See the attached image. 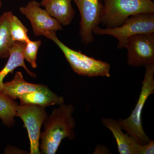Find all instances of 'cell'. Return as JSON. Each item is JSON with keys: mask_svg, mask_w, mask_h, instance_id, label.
<instances>
[{"mask_svg": "<svg viewBox=\"0 0 154 154\" xmlns=\"http://www.w3.org/2000/svg\"><path fill=\"white\" fill-rule=\"evenodd\" d=\"M40 40L30 41L26 43L23 51V55L25 60L28 62L33 68L37 67L36 58L38 48L41 45Z\"/></svg>", "mask_w": 154, "mask_h": 154, "instance_id": "obj_18", "label": "cell"}, {"mask_svg": "<svg viewBox=\"0 0 154 154\" xmlns=\"http://www.w3.org/2000/svg\"><path fill=\"white\" fill-rule=\"evenodd\" d=\"M25 44L26 43L24 42H14L10 51L8 60L5 67L0 71V94L2 93V91L4 79L7 75L13 72L17 68L19 67L23 68L30 76L36 78V73L30 71L25 64L23 51Z\"/></svg>", "mask_w": 154, "mask_h": 154, "instance_id": "obj_13", "label": "cell"}, {"mask_svg": "<svg viewBox=\"0 0 154 154\" xmlns=\"http://www.w3.org/2000/svg\"><path fill=\"white\" fill-rule=\"evenodd\" d=\"M23 150L17 148L13 146H8L5 150V154H26Z\"/></svg>", "mask_w": 154, "mask_h": 154, "instance_id": "obj_20", "label": "cell"}, {"mask_svg": "<svg viewBox=\"0 0 154 154\" xmlns=\"http://www.w3.org/2000/svg\"><path fill=\"white\" fill-rule=\"evenodd\" d=\"M28 32V29L19 18L13 14L10 22V32L13 41L27 43L30 40Z\"/></svg>", "mask_w": 154, "mask_h": 154, "instance_id": "obj_17", "label": "cell"}, {"mask_svg": "<svg viewBox=\"0 0 154 154\" xmlns=\"http://www.w3.org/2000/svg\"><path fill=\"white\" fill-rule=\"evenodd\" d=\"M93 34L114 36L118 40V49L126 48L128 38L139 34L154 33V14H140L128 17L121 26L113 28H94Z\"/></svg>", "mask_w": 154, "mask_h": 154, "instance_id": "obj_5", "label": "cell"}, {"mask_svg": "<svg viewBox=\"0 0 154 154\" xmlns=\"http://www.w3.org/2000/svg\"><path fill=\"white\" fill-rule=\"evenodd\" d=\"M81 15L80 35L83 44L87 45L94 41L93 30L100 24L103 4L99 0H72Z\"/></svg>", "mask_w": 154, "mask_h": 154, "instance_id": "obj_9", "label": "cell"}, {"mask_svg": "<svg viewBox=\"0 0 154 154\" xmlns=\"http://www.w3.org/2000/svg\"></svg>", "mask_w": 154, "mask_h": 154, "instance_id": "obj_22", "label": "cell"}, {"mask_svg": "<svg viewBox=\"0 0 154 154\" xmlns=\"http://www.w3.org/2000/svg\"><path fill=\"white\" fill-rule=\"evenodd\" d=\"M41 6L40 3L33 0L19 8V12L30 21L34 36H45L49 32L63 30L61 24Z\"/></svg>", "mask_w": 154, "mask_h": 154, "instance_id": "obj_8", "label": "cell"}, {"mask_svg": "<svg viewBox=\"0 0 154 154\" xmlns=\"http://www.w3.org/2000/svg\"><path fill=\"white\" fill-rule=\"evenodd\" d=\"M48 87L41 84H32L26 82L24 79L21 72L15 73L14 78L10 82L4 83L2 93L11 99H18L22 94L37 91H43Z\"/></svg>", "mask_w": 154, "mask_h": 154, "instance_id": "obj_11", "label": "cell"}, {"mask_svg": "<svg viewBox=\"0 0 154 154\" xmlns=\"http://www.w3.org/2000/svg\"><path fill=\"white\" fill-rule=\"evenodd\" d=\"M2 1H0V10L2 8Z\"/></svg>", "mask_w": 154, "mask_h": 154, "instance_id": "obj_21", "label": "cell"}, {"mask_svg": "<svg viewBox=\"0 0 154 154\" xmlns=\"http://www.w3.org/2000/svg\"><path fill=\"white\" fill-rule=\"evenodd\" d=\"M56 33L49 32L44 36L53 41L60 48L75 72L84 76L110 77L109 63L69 48L59 39Z\"/></svg>", "mask_w": 154, "mask_h": 154, "instance_id": "obj_4", "label": "cell"}, {"mask_svg": "<svg viewBox=\"0 0 154 154\" xmlns=\"http://www.w3.org/2000/svg\"><path fill=\"white\" fill-rule=\"evenodd\" d=\"M102 124L113 134L120 154H142V145L132 136L124 134L118 121L111 118H103Z\"/></svg>", "mask_w": 154, "mask_h": 154, "instance_id": "obj_10", "label": "cell"}, {"mask_svg": "<svg viewBox=\"0 0 154 154\" xmlns=\"http://www.w3.org/2000/svg\"><path fill=\"white\" fill-rule=\"evenodd\" d=\"M154 154V141L150 140L146 144L142 145V154Z\"/></svg>", "mask_w": 154, "mask_h": 154, "instance_id": "obj_19", "label": "cell"}, {"mask_svg": "<svg viewBox=\"0 0 154 154\" xmlns=\"http://www.w3.org/2000/svg\"><path fill=\"white\" fill-rule=\"evenodd\" d=\"M74 110L71 104L63 103L48 116L43 123L44 131L40 134L41 154H55L63 139H74L76 123L72 116Z\"/></svg>", "mask_w": 154, "mask_h": 154, "instance_id": "obj_1", "label": "cell"}, {"mask_svg": "<svg viewBox=\"0 0 154 154\" xmlns=\"http://www.w3.org/2000/svg\"><path fill=\"white\" fill-rule=\"evenodd\" d=\"M100 24L107 28L122 25L128 17L140 14L154 13L152 0H104Z\"/></svg>", "mask_w": 154, "mask_h": 154, "instance_id": "obj_2", "label": "cell"}, {"mask_svg": "<svg viewBox=\"0 0 154 154\" xmlns=\"http://www.w3.org/2000/svg\"><path fill=\"white\" fill-rule=\"evenodd\" d=\"M18 106L14 99L2 93L0 94V119L5 125L11 127L15 125L14 118Z\"/></svg>", "mask_w": 154, "mask_h": 154, "instance_id": "obj_16", "label": "cell"}, {"mask_svg": "<svg viewBox=\"0 0 154 154\" xmlns=\"http://www.w3.org/2000/svg\"><path fill=\"white\" fill-rule=\"evenodd\" d=\"M127 63L131 66H147L154 64V33L139 34L128 38Z\"/></svg>", "mask_w": 154, "mask_h": 154, "instance_id": "obj_7", "label": "cell"}, {"mask_svg": "<svg viewBox=\"0 0 154 154\" xmlns=\"http://www.w3.org/2000/svg\"><path fill=\"white\" fill-rule=\"evenodd\" d=\"M46 107L33 105H18L16 117L24 122L30 143V154H40L39 149L41 128L48 115Z\"/></svg>", "mask_w": 154, "mask_h": 154, "instance_id": "obj_6", "label": "cell"}, {"mask_svg": "<svg viewBox=\"0 0 154 154\" xmlns=\"http://www.w3.org/2000/svg\"><path fill=\"white\" fill-rule=\"evenodd\" d=\"M13 14L11 11H6L0 16V58L9 57L14 44L10 32V22Z\"/></svg>", "mask_w": 154, "mask_h": 154, "instance_id": "obj_15", "label": "cell"}, {"mask_svg": "<svg viewBox=\"0 0 154 154\" xmlns=\"http://www.w3.org/2000/svg\"><path fill=\"white\" fill-rule=\"evenodd\" d=\"M145 67L141 91L136 105L128 118L124 119H120L118 121L122 129L134 137L142 145L146 144L151 140L144 131L142 114L148 98L154 93V64Z\"/></svg>", "mask_w": 154, "mask_h": 154, "instance_id": "obj_3", "label": "cell"}, {"mask_svg": "<svg viewBox=\"0 0 154 154\" xmlns=\"http://www.w3.org/2000/svg\"><path fill=\"white\" fill-rule=\"evenodd\" d=\"M72 0H42L41 6L44 7L54 19L62 25L67 26L71 23L75 11L72 5Z\"/></svg>", "mask_w": 154, "mask_h": 154, "instance_id": "obj_12", "label": "cell"}, {"mask_svg": "<svg viewBox=\"0 0 154 154\" xmlns=\"http://www.w3.org/2000/svg\"><path fill=\"white\" fill-rule=\"evenodd\" d=\"M20 105H33L47 107L54 105H60L64 103L63 97L58 96L49 88L22 94L19 96Z\"/></svg>", "mask_w": 154, "mask_h": 154, "instance_id": "obj_14", "label": "cell"}]
</instances>
